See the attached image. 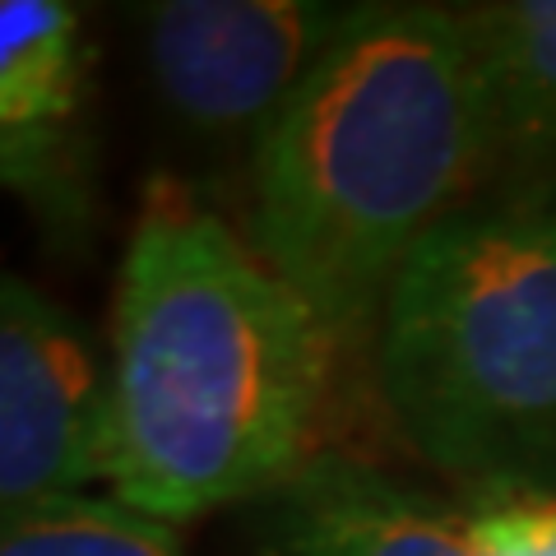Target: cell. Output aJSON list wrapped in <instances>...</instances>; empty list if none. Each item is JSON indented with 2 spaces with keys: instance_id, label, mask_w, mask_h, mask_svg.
Listing matches in <instances>:
<instances>
[{
  "instance_id": "cell-1",
  "label": "cell",
  "mask_w": 556,
  "mask_h": 556,
  "mask_svg": "<svg viewBox=\"0 0 556 556\" xmlns=\"http://www.w3.org/2000/svg\"><path fill=\"white\" fill-rule=\"evenodd\" d=\"M334 339L241 232L159 177L121 255L102 486L190 525L316 459Z\"/></svg>"
},
{
  "instance_id": "cell-2",
  "label": "cell",
  "mask_w": 556,
  "mask_h": 556,
  "mask_svg": "<svg viewBox=\"0 0 556 556\" xmlns=\"http://www.w3.org/2000/svg\"><path fill=\"white\" fill-rule=\"evenodd\" d=\"M492 163L459 10L357 5L251 149L247 241L334 348L376 339L394 278Z\"/></svg>"
},
{
  "instance_id": "cell-3",
  "label": "cell",
  "mask_w": 556,
  "mask_h": 556,
  "mask_svg": "<svg viewBox=\"0 0 556 556\" xmlns=\"http://www.w3.org/2000/svg\"><path fill=\"white\" fill-rule=\"evenodd\" d=\"M371 348L394 431L464 496L556 492V172L450 214Z\"/></svg>"
},
{
  "instance_id": "cell-4",
  "label": "cell",
  "mask_w": 556,
  "mask_h": 556,
  "mask_svg": "<svg viewBox=\"0 0 556 556\" xmlns=\"http://www.w3.org/2000/svg\"><path fill=\"white\" fill-rule=\"evenodd\" d=\"M357 5L325 0H159L139 51L159 108L208 149H255Z\"/></svg>"
},
{
  "instance_id": "cell-5",
  "label": "cell",
  "mask_w": 556,
  "mask_h": 556,
  "mask_svg": "<svg viewBox=\"0 0 556 556\" xmlns=\"http://www.w3.org/2000/svg\"><path fill=\"white\" fill-rule=\"evenodd\" d=\"M98 56L79 5L0 0V195L79 251L102 208Z\"/></svg>"
},
{
  "instance_id": "cell-6",
  "label": "cell",
  "mask_w": 556,
  "mask_h": 556,
  "mask_svg": "<svg viewBox=\"0 0 556 556\" xmlns=\"http://www.w3.org/2000/svg\"><path fill=\"white\" fill-rule=\"evenodd\" d=\"M108 362L38 283L0 274V519L102 482Z\"/></svg>"
},
{
  "instance_id": "cell-7",
  "label": "cell",
  "mask_w": 556,
  "mask_h": 556,
  "mask_svg": "<svg viewBox=\"0 0 556 556\" xmlns=\"http://www.w3.org/2000/svg\"><path fill=\"white\" fill-rule=\"evenodd\" d=\"M255 538L265 556H486L459 506L334 450L260 501Z\"/></svg>"
},
{
  "instance_id": "cell-8",
  "label": "cell",
  "mask_w": 556,
  "mask_h": 556,
  "mask_svg": "<svg viewBox=\"0 0 556 556\" xmlns=\"http://www.w3.org/2000/svg\"><path fill=\"white\" fill-rule=\"evenodd\" d=\"M501 159L556 163V0L459 10Z\"/></svg>"
},
{
  "instance_id": "cell-9",
  "label": "cell",
  "mask_w": 556,
  "mask_h": 556,
  "mask_svg": "<svg viewBox=\"0 0 556 556\" xmlns=\"http://www.w3.org/2000/svg\"><path fill=\"white\" fill-rule=\"evenodd\" d=\"M0 556H186L181 529L116 496H56L0 519Z\"/></svg>"
},
{
  "instance_id": "cell-10",
  "label": "cell",
  "mask_w": 556,
  "mask_h": 556,
  "mask_svg": "<svg viewBox=\"0 0 556 556\" xmlns=\"http://www.w3.org/2000/svg\"><path fill=\"white\" fill-rule=\"evenodd\" d=\"M459 510L486 556H556V492L492 486L459 496Z\"/></svg>"
}]
</instances>
